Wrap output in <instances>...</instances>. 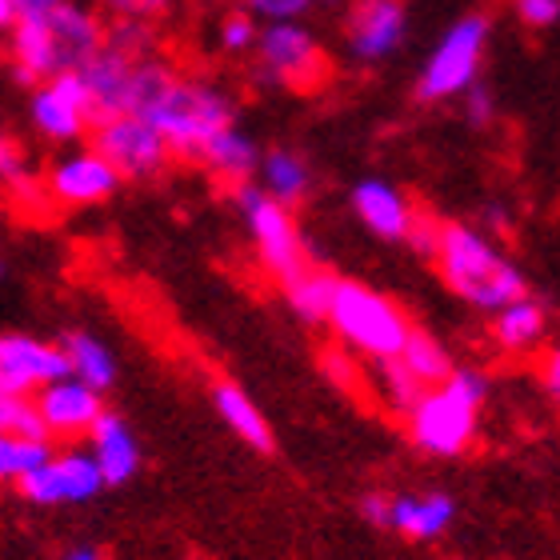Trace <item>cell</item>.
Returning <instances> with one entry per match:
<instances>
[{"instance_id":"f1b7e54d","label":"cell","mask_w":560,"mask_h":560,"mask_svg":"<svg viewBox=\"0 0 560 560\" xmlns=\"http://www.w3.org/2000/svg\"><path fill=\"white\" fill-rule=\"evenodd\" d=\"M105 45L125 52V57H156V33L152 21H132V16H117L113 24H105Z\"/></svg>"},{"instance_id":"44dd1931","label":"cell","mask_w":560,"mask_h":560,"mask_svg":"<svg viewBox=\"0 0 560 560\" xmlns=\"http://www.w3.org/2000/svg\"><path fill=\"white\" fill-rule=\"evenodd\" d=\"M197 164H205L221 185L236 188V185H245V180L257 176L260 149H257V140L245 137L236 125H229V129H221L209 144H205V152L197 156Z\"/></svg>"},{"instance_id":"d6a6232c","label":"cell","mask_w":560,"mask_h":560,"mask_svg":"<svg viewBox=\"0 0 560 560\" xmlns=\"http://www.w3.org/2000/svg\"><path fill=\"white\" fill-rule=\"evenodd\" d=\"M257 36H260L257 16L245 9L229 12L221 21V28H217V40H221L224 52H248V48H257Z\"/></svg>"},{"instance_id":"ab89813d","label":"cell","mask_w":560,"mask_h":560,"mask_svg":"<svg viewBox=\"0 0 560 560\" xmlns=\"http://www.w3.org/2000/svg\"><path fill=\"white\" fill-rule=\"evenodd\" d=\"M16 16H21V12H16V0H0V28H12Z\"/></svg>"},{"instance_id":"3957f363","label":"cell","mask_w":560,"mask_h":560,"mask_svg":"<svg viewBox=\"0 0 560 560\" xmlns=\"http://www.w3.org/2000/svg\"><path fill=\"white\" fill-rule=\"evenodd\" d=\"M489 400V376L480 369H453L444 385L420 393L409 409V436L420 453L460 456L477 441L480 409Z\"/></svg>"},{"instance_id":"83f0119b","label":"cell","mask_w":560,"mask_h":560,"mask_svg":"<svg viewBox=\"0 0 560 560\" xmlns=\"http://www.w3.org/2000/svg\"><path fill=\"white\" fill-rule=\"evenodd\" d=\"M0 185L12 188L16 197H28V200H45V185H36L33 173H28V164H24V152L21 144L9 137V132H0Z\"/></svg>"},{"instance_id":"4316f807","label":"cell","mask_w":560,"mask_h":560,"mask_svg":"<svg viewBox=\"0 0 560 560\" xmlns=\"http://www.w3.org/2000/svg\"><path fill=\"white\" fill-rule=\"evenodd\" d=\"M0 432L4 436H24V441H48L45 424L36 417V405L28 393H12L0 385Z\"/></svg>"},{"instance_id":"5b68a950","label":"cell","mask_w":560,"mask_h":560,"mask_svg":"<svg viewBox=\"0 0 560 560\" xmlns=\"http://www.w3.org/2000/svg\"><path fill=\"white\" fill-rule=\"evenodd\" d=\"M325 325L337 332V340H345L349 349L364 352L373 361H397V352L405 349V340L412 332L409 316L388 296H381L361 280L345 277H337V284H332Z\"/></svg>"},{"instance_id":"1f68e13d","label":"cell","mask_w":560,"mask_h":560,"mask_svg":"<svg viewBox=\"0 0 560 560\" xmlns=\"http://www.w3.org/2000/svg\"><path fill=\"white\" fill-rule=\"evenodd\" d=\"M441 236H444V221L436 217V212L412 209V221H409L405 241H409V248L417 253V257L436 260V253H441Z\"/></svg>"},{"instance_id":"7a4b0ae2","label":"cell","mask_w":560,"mask_h":560,"mask_svg":"<svg viewBox=\"0 0 560 560\" xmlns=\"http://www.w3.org/2000/svg\"><path fill=\"white\" fill-rule=\"evenodd\" d=\"M432 265L460 301L489 316L528 292L525 272L472 224H444L441 253Z\"/></svg>"},{"instance_id":"7c38bea8","label":"cell","mask_w":560,"mask_h":560,"mask_svg":"<svg viewBox=\"0 0 560 560\" xmlns=\"http://www.w3.org/2000/svg\"><path fill=\"white\" fill-rule=\"evenodd\" d=\"M36 417L45 424L48 441H77L89 436L93 424L105 417V397L101 388L84 385L77 376H57L33 393Z\"/></svg>"},{"instance_id":"7402d4cb","label":"cell","mask_w":560,"mask_h":560,"mask_svg":"<svg viewBox=\"0 0 560 560\" xmlns=\"http://www.w3.org/2000/svg\"><path fill=\"white\" fill-rule=\"evenodd\" d=\"M212 405H217L221 420L248 444V448L269 453L272 429H269V420H265V412L257 409V400L248 397L245 388H236L233 381H217V385H212Z\"/></svg>"},{"instance_id":"b9f144b4","label":"cell","mask_w":560,"mask_h":560,"mask_svg":"<svg viewBox=\"0 0 560 560\" xmlns=\"http://www.w3.org/2000/svg\"><path fill=\"white\" fill-rule=\"evenodd\" d=\"M52 4H60V0H16V12H45V9H52Z\"/></svg>"},{"instance_id":"277c9868","label":"cell","mask_w":560,"mask_h":560,"mask_svg":"<svg viewBox=\"0 0 560 560\" xmlns=\"http://www.w3.org/2000/svg\"><path fill=\"white\" fill-rule=\"evenodd\" d=\"M144 117L156 125L164 144L173 149V156L197 161L217 132L236 125V108H233V96L224 93V89L176 72L173 84L156 96V105Z\"/></svg>"},{"instance_id":"4dcf8cb0","label":"cell","mask_w":560,"mask_h":560,"mask_svg":"<svg viewBox=\"0 0 560 560\" xmlns=\"http://www.w3.org/2000/svg\"><path fill=\"white\" fill-rule=\"evenodd\" d=\"M385 364V376H381V393H385L388 409H397L409 417V409L420 400V393H424V385H420L417 376L405 369L400 361H381Z\"/></svg>"},{"instance_id":"e0dca14e","label":"cell","mask_w":560,"mask_h":560,"mask_svg":"<svg viewBox=\"0 0 560 560\" xmlns=\"http://www.w3.org/2000/svg\"><path fill=\"white\" fill-rule=\"evenodd\" d=\"M412 205L397 185H388L381 176H364L352 185V212L361 217V224L381 241H405L412 221Z\"/></svg>"},{"instance_id":"52a82bcc","label":"cell","mask_w":560,"mask_h":560,"mask_svg":"<svg viewBox=\"0 0 560 560\" xmlns=\"http://www.w3.org/2000/svg\"><path fill=\"white\" fill-rule=\"evenodd\" d=\"M485 48H489V16L472 12L441 36V45L432 48V57L424 60V69L417 77V101L424 105H441L453 101L480 81V65H485Z\"/></svg>"},{"instance_id":"5bb4252c","label":"cell","mask_w":560,"mask_h":560,"mask_svg":"<svg viewBox=\"0 0 560 560\" xmlns=\"http://www.w3.org/2000/svg\"><path fill=\"white\" fill-rule=\"evenodd\" d=\"M117 188H120V173L93 149V144L69 152V156H60L45 176V192L57 200V205H69V209L101 205V200H108Z\"/></svg>"},{"instance_id":"8fae6325","label":"cell","mask_w":560,"mask_h":560,"mask_svg":"<svg viewBox=\"0 0 560 560\" xmlns=\"http://www.w3.org/2000/svg\"><path fill=\"white\" fill-rule=\"evenodd\" d=\"M16 489L28 504H84L93 501L96 492L105 489V477H101V468H96L93 453H48L45 460L36 468H28L21 480H16Z\"/></svg>"},{"instance_id":"8d00e7d4","label":"cell","mask_w":560,"mask_h":560,"mask_svg":"<svg viewBox=\"0 0 560 560\" xmlns=\"http://www.w3.org/2000/svg\"><path fill=\"white\" fill-rule=\"evenodd\" d=\"M525 28H552L560 21V0H513Z\"/></svg>"},{"instance_id":"d590c367","label":"cell","mask_w":560,"mask_h":560,"mask_svg":"<svg viewBox=\"0 0 560 560\" xmlns=\"http://www.w3.org/2000/svg\"><path fill=\"white\" fill-rule=\"evenodd\" d=\"M465 117H468V125H477V129H489L492 120H497V96H492V89L489 84H468L465 93Z\"/></svg>"},{"instance_id":"9a60e30c","label":"cell","mask_w":560,"mask_h":560,"mask_svg":"<svg viewBox=\"0 0 560 560\" xmlns=\"http://www.w3.org/2000/svg\"><path fill=\"white\" fill-rule=\"evenodd\" d=\"M57 376H69V361L60 345L24 337V332H0V385L33 397L36 388Z\"/></svg>"},{"instance_id":"4fadbf2b","label":"cell","mask_w":560,"mask_h":560,"mask_svg":"<svg viewBox=\"0 0 560 560\" xmlns=\"http://www.w3.org/2000/svg\"><path fill=\"white\" fill-rule=\"evenodd\" d=\"M405 24H409L405 0H352L345 16V45L352 60L376 65L393 57L405 40Z\"/></svg>"},{"instance_id":"d4e9b609","label":"cell","mask_w":560,"mask_h":560,"mask_svg":"<svg viewBox=\"0 0 560 560\" xmlns=\"http://www.w3.org/2000/svg\"><path fill=\"white\" fill-rule=\"evenodd\" d=\"M332 284H337V277L325 269H316V265H308L304 272H296V277H289L280 289H284V301H289V308L301 320H308V325H320L328 316V301H332Z\"/></svg>"},{"instance_id":"484cf974","label":"cell","mask_w":560,"mask_h":560,"mask_svg":"<svg viewBox=\"0 0 560 560\" xmlns=\"http://www.w3.org/2000/svg\"><path fill=\"white\" fill-rule=\"evenodd\" d=\"M397 361L409 369L412 376H417L420 385L432 388V385H444L448 376H453V357L444 352V345L436 337H429V332H420V328H412L409 340H405V349L397 352Z\"/></svg>"},{"instance_id":"f546056e","label":"cell","mask_w":560,"mask_h":560,"mask_svg":"<svg viewBox=\"0 0 560 560\" xmlns=\"http://www.w3.org/2000/svg\"><path fill=\"white\" fill-rule=\"evenodd\" d=\"M45 456H48V441H24V436H4L0 432V480H21Z\"/></svg>"},{"instance_id":"ba28073f","label":"cell","mask_w":560,"mask_h":560,"mask_svg":"<svg viewBox=\"0 0 560 560\" xmlns=\"http://www.w3.org/2000/svg\"><path fill=\"white\" fill-rule=\"evenodd\" d=\"M260 77L292 93H316L332 77L325 45L301 21H269L257 36Z\"/></svg>"},{"instance_id":"60d3db41","label":"cell","mask_w":560,"mask_h":560,"mask_svg":"<svg viewBox=\"0 0 560 560\" xmlns=\"http://www.w3.org/2000/svg\"><path fill=\"white\" fill-rule=\"evenodd\" d=\"M485 221H489L492 229H509V212H504L501 205H489V209H485Z\"/></svg>"},{"instance_id":"9c48e42d","label":"cell","mask_w":560,"mask_h":560,"mask_svg":"<svg viewBox=\"0 0 560 560\" xmlns=\"http://www.w3.org/2000/svg\"><path fill=\"white\" fill-rule=\"evenodd\" d=\"M93 149L120 173V180H152L173 161V149L164 144L149 117L120 113L93 125Z\"/></svg>"},{"instance_id":"74e56055","label":"cell","mask_w":560,"mask_h":560,"mask_svg":"<svg viewBox=\"0 0 560 560\" xmlns=\"http://www.w3.org/2000/svg\"><path fill=\"white\" fill-rule=\"evenodd\" d=\"M388 504H393V497H388V492H364V497H361L364 521H369V525L388 528Z\"/></svg>"},{"instance_id":"7bdbcfd3","label":"cell","mask_w":560,"mask_h":560,"mask_svg":"<svg viewBox=\"0 0 560 560\" xmlns=\"http://www.w3.org/2000/svg\"><path fill=\"white\" fill-rule=\"evenodd\" d=\"M60 560H101V552H96V549H72V552H65Z\"/></svg>"},{"instance_id":"cb8c5ba5","label":"cell","mask_w":560,"mask_h":560,"mask_svg":"<svg viewBox=\"0 0 560 560\" xmlns=\"http://www.w3.org/2000/svg\"><path fill=\"white\" fill-rule=\"evenodd\" d=\"M60 352H65V361H69V376L84 381V385H93L105 393L113 381H117V361H113V352L101 337L93 332H69V337L60 340Z\"/></svg>"},{"instance_id":"2e32d148","label":"cell","mask_w":560,"mask_h":560,"mask_svg":"<svg viewBox=\"0 0 560 560\" xmlns=\"http://www.w3.org/2000/svg\"><path fill=\"white\" fill-rule=\"evenodd\" d=\"M137 57H125L117 48L101 45L81 72L84 89H89V101H93V117H120V113H132V81H137Z\"/></svg>"},{"instance_id":"ac0fdd59","label":"cell","mask_w":560,"mask_h":560,"mask_svg":"<svg viewBox=\"0 0 560 560\" xmlns=\"http://www.w3.org/2000/svg\"><path fill=\"white\" fill-rule=\"evenodd\" d=\"M456 521V501L444 492H400L388 504V528L409 540H436Z\"/></svg>"},{"instance_id":"8992f818","label":"cell","mask_w":560,"mask_h":560,"mask_svg":"<svg viewBox=\"0 0 560 560\" xmlns=\"http://www.w3.org/2000/svg\"><path fill=\"white\" fill-rule=\"evenodd\" d=\"M233 200H236V212L245 217V229H248V236H253V245H257L260 265H265L280 284L313 265V260H308V248H304V241H301V229L292 221L289 205L272 200L269 192L260 185H253V180L236 185Z\"/></svg>"},{"instance_id":"f35d334b","label":"cell","mask_w":560,"mask_h":560,"mask_svg":"<svg viewBox=\"0 0 560 560\" xmlns=\"http://www.w3.org/2000/svg\"><path fill=\"white\" fill-rule=\"evenodd\" d=\"M540 385H545V393L557 400V409H560V345L545 357V364H540Z\"/></svg>"},{"instance_id":"d6986e66","label":"cell","mask_w":560,"mask_h":560,"mask_svg":"<svg viewBox=\"0 0 560 560\" xmlns=\"http://www.w3.org/2000/svg\"><path fill=\"white\" fill-rule=\"evenodd\" d=\"M89 441H93L89 453H93L105 485H125V480L137 477L140 444H137V436H132V429L117 417V412L105 409V417L96 420L93 432H89Z\"/></svg>"},{"instance_id":"603a6c76","label":"cell","mask_w":560,"mask_h":560,"mask_svg":"<svg viewBox=\"0 0 560 560\" xmlns=\"http://www.w3.org/2000/svg\"><path fill=\"white\" fill-rule=\"evenodd\" d=\"M257 176H260V188H265L272 200L289 205V209L301 205V200L308 197V188H313V168H308V161H304L301 152H292V149L260 152Z\"/></svg>"},{"instance_id":"836d02e7","label":"cell","mask_w":560,"mask_h":560,"mask_svg":"<svg viewBox=\"0 0 560 560\" xmlns=\"http://www.w3.org/2000/svg\"><path fill=\"white\" fill-rule=\"evenodd\" d=\"M96 9H105L113 21L132 16V21H161L176 9V0H96Z\"/></svg>"},{"instance_id":"6da1fadb","label":"cell","mask_w":560,"mask_h":560,"mask_svg":"<svg viewBox=\"0 0 560 560\" xmlns=\"http://www.w3.org/2000/svg\"><path fill=\"white\" fill-rule=\"evenodd\" d=\"M105 45L101 12L81 0H60L45 12H24L9 28V65L16 81L40 84L60 72H77Z\"/></svg>"},{"instance_id":"30bf717a","label":"cell","mask_w":560,"mask_h":560,"mask_svg":"<svg viewBox=\"0 0 560 560\" xmlns=\"http://www.w3.org/2000/svg\"><path fill=\"white\" fill-rule=\"evenodd\" d=\"M33 125L36 132L52 144H72L81 140L84 132H93V101H89V89H84L81 72H60V77H48V81L33 84Z\"/></svg>"},{"instance_id":"e575fe53","label":"cell","mask_w":560,"mask_h":560,"mask_svg":"<svg viewBox=\"0 0 560 560\" xmlns=\"http://www.w3.org/2000/svg\"><path fill=\"white\" fill-rule=\"evenodd\" d=\"M245 12H253L257 21H301L304 12L313 9V0H241Z\"/></svg>"},{"instance_id":"ee69618b","label":"cell","mask_w":560,"mask_h":560,"mask_svg":"<svg viewBox=\"0 0 560 560\" xmlns=\"http://www.w3.org/2000/svg\"><path fill=\"white\" fill-rule=\"evenodd\" d=\"M0 269H4V265H0Z\"/></svg>"},{"instance_id":"ffe728a7","label":"cell","mask_w":560,"mask_h":560,"mask_svg":"<svg viewBox=\"0 0 560 560\" xmlns=\"http://www.w3.org/2000/svg\"><path fill=\"white\" fill-rule=\"evenodd\" d=\"M545 332H549V313L528 292L492 313V340L504 352H537L545 345Z\"/></svg>"}]
</instances>
